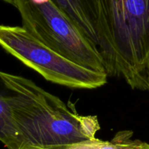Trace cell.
<instances>
[{
  "label": "cell",
  "mask_w": 149,
  "mask_h": 149,
  "mask_svg": "<svg viewBox=\"0 0 149 149\" xmlns=\"http://www.w3.org/2000/svg\"><path fill=\"white\" fill-rule=\"evenodd\" d=\"M18 149H59L96 138V116H83L32 80L1 71Z\"/></svg>",
  "instance_id": "cell-1"
},
{
  "label": "cell",
  "mask_w": 149,
  "mask_h": 149,
  "mask_svg": "<svg viewBox=\"0 0 149 149\" xmlns=\"http://www.w3.org/2000/svg\"><path fill=\"white\" fill-rule=\"evenodd\" d=\"M116 58L117 77L147 90L149 0H98Z\"/></svg>",
  "instance_id": "cell-2"
},
{
  "label": "cell",
  "mask_w": 149,
  "mask_h": 149,
  "mask_svg": "<svg viewBox=\"0 0 149 149\" xmlns=\"http://www.w3.org/2000/svg\"><path fill=\"white\" fill-rule=\"evenodd\" d=\"M23 27L67 59L89 69L108 74L106 63L93 45L53 0H15Z\"/></svg>",
  "instance_id": "cell-3"
},
{
  "label": "cell",
  "mask_w": 149,
  "mask_h": 149,
  "mask_svg": "<svg viewBox=\"0 0 149 149\" xmlns=\"http://www.w3.org/2000/svg\"><path fill=\"white\" fill-rule=\"evenodd\" d=\"M0 46L55 84L92 90L107 83L108 74L86 68L67 59L44 45L23 26L0 25Z\"/></svg>",
  "instance_id": "cell-4"
},
{
  "label": "cell",
  "mask_w": 149,
  "mask_h": 149,
  "mask_svg": "<svg viewBox=\"0 0 149 149\" xmlns=\"http://www.w3.org/2000/svg\"><path fill=\"white\" fill-rule=\"evenodd\" d=\"M83 35L98 48L108 76L117 75L116 58L98 0H53Z\"/></svg>",
  "instance_id": "cell-5"
},
{
  "label": "cell",
  "mask_w": 149,
  "mask_h": 149,
  "mask_svg": "<svg viewBox=\"0 0 149 149\" xmlns=\"http://www.w3.org/2000/svg\"><path fill=\"white\" fill-rule=\"evenodd\" d=\"M133 132L122 130L117 132L111 141H104L94 138L59 149H148L149 143L133 140ZM41 149V148H40Z\"/></svg>",
  "instance_id": "cell-6"
},
{
  "label": "cell",
  "mask_w": 149,
  "mask_h": 149,
  "mask_svg": "<svg viewBox=\"0 0 149 149\" xmlns=\"http://www.w3.org/2000/svg\"><path fill=\"white\" fill-rule=\"evenodd\" d=\"M0 71V141L8 149H18L17 133L8 103V90Z\"/></svg>",
  "instance_id": "cell-7"
},
{
  "label": "cell",
  "mask_w": 149,
  "mask_h": 149,
  "mask_svg": "<svg viewBox=\"0 0 149 149\" xmlns=\"http://www.w3.org/2000/svg\"><path fill=\"white\" fill-rule=\"evenodd\" d=\"M146 79H147L148 90L149 91V56L148 58L147 64H146Z\"/></svg>",
  "instance_id": "cell-8"
},
{
  "label": "cell",
  "mask_w": 149,
  "mask_h": 149,
  "mask_svg": "<svg viewBox=\"0 0 149 149\" xmlns=\"http://www.w3.org/2000/svg\"><path fill=\"white\" fill-rule=\"evenodd\" d=\"M2 1H4L6 3H8V4L14 6V7L15 5V0H2Z\"/></svg>",
  "instance_id": "cell-9"
},
{
  "label": "cell",
  "mask_w": 149,
  "mask_h": 149,
  "mask_svg": "<svg viewBox=\"0 0 149 149\" xmlns=\"http://www.w3.org/2000/svg\"><path fill=\"white\" fill-rule=\"evenodd\" d=\"M31 149H40V148H31Z\"/></svg>",
  "instance_id": "cell-10"
},
{
  "label": "cell",
  "mask_w": 149,
  "mask_h": 149,
  "mask_svg": "<svg viewBox=\"0 0 149 149\" xmlns=\"http://www.w3.org/2000/svg\"><path fill=\"white\" fill-rule=\"evenodd\" d=\"M148 149H149V148H148Z\"/></svg>",
  "instance_id": "cell-11"
}]
</instances>
